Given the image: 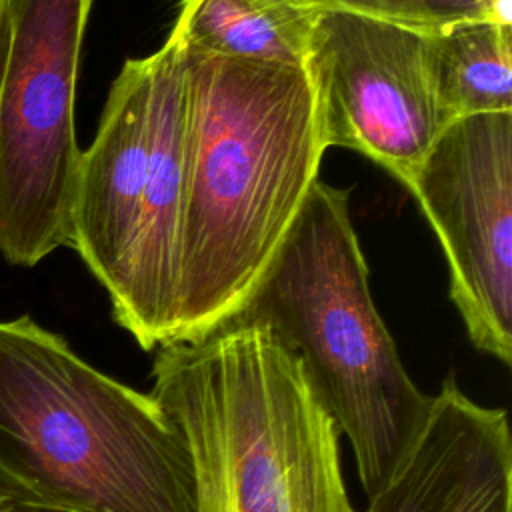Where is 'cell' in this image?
Segmentation results:
<instances>
[{"mask_svg": "<svg viewBox=\"0 0 512 512\" xmlns=\"http://www.w3.org/2000/svg\"><path fill=\"white\" fill-rule=\"evenodd\" d=\"M0 512H30V510H26V508H22V506H16V504H12V502L0 498Z\"/></svg>", "mask_w": 512, "mask_h": 512, "instance_id": "cell-13", "label": "cell"}, {"mask_svg": "<svg viewBox=\"0 0 512 512\" xmlns=\"http://www.w3.org/2000/svg\"><path fill=\"white\" fill-rule=\"evenodd\" d=\"M350 190L320 178L288 236L234 316L268 326L304 366L312 390L352 446L366 496L420 430L432 394L406 372L378 314L350 216Z\"/></svg>", "mask_w": 512, "mask_h": 512, "instance_id": "cell-4", "label": "cell"}, {"mask_svg": "<svg viewBox=\"0 0 512 512\" xmlns=\"http://www.w3.org/2000/svg\"><path fill=\"white\" fill-rule=\"evenodd\" d=\"M184 62L188 142L176 342L202 338L244 308L326 152L306 68L186 46Z\"/></svg>", "mask_w": 512, "mask_h": 512, "instance_id": "cell-1", "label": "cell"}, {"mask_svg": "<svg viewBox=\"0 0 512 512\" xmlns=\"http://www.w3.org/2000/svg\"><path fill=\"white\" fill-rule=\"evenodd\" d=\"M450 266L472 344L512 360V110L450 122L410 186Z\"/></svg>", "mask_w": 512, "mask_h": 512, "instance_id": "cell-7", "label": "cell"}, {"mask_svg": "<svg viewBox=\"0 0 512 512\" xmlns=\"http://www.w3.org/2000/svg\"><path fill=\"white\" fill-rule=\"evenodd\" d=\"M364 512H512L506 410L478 404L448 374Z\"/></svg>", "mask_w": 512, "mask_h": 512, "instance_id": "cell-9", "label": "cell"}, {"mask_svg": "<svg viewBox=\"0 0 512 512\" xmlns=\"http://www.w3.org/2000/svg\"><path fill=\"white\" fill-rule=\"evenodd\" d=\"M428 70L446 122L512 110V26L458 20L426 32Z\"/></svg>", "mask_w": 512, "mask_h": 512, "instance_id": "cell-11", "label": "cell"}, {"mask_svg": "<svg viewBox=\"0 0 512 512\" xmlns=\"http://www.w3.org/2000/svg\"><path fill=\"white\" fill-rule=\"evenodd\" d=\"M186 142L184 46L170 30L162 48L126 60L112 82L80 154L70 212L68 246L144 350L176 342Z\"/></svg>", "mask_w": 512, "mask_h": 512, "instance_id": "cell-5", "label": "cell"}, {"mask_svg": "<svg viewBox=\"0 0 512 512\" xmlns=\"http://www.w3.org/2000/svg\"><path fill=\"white\" fill-rule=\"evenodd\" d=\"M326 148H352L406 188L448 126L430 78L426 32L318 10L306 60Z\"/></svg>", "mask_w": 512, "mask_h": 512, "instance_id": "cell-8", "label": "cell"}, {"mask_svg": "<svg viewBox=\"0 0 512 512\" xmlns=\"http://www.w3.org/2000/svg\"><path fill=\"white\" fill-rule=\"evenodd\" d=\"M0 498L30 512H196L190 452L164 408L30 316L0 320Z\"/></svg>", "mask_w": 512, "mask_h": 512, "instance_id": "cell-2", "label": "cell"}, {"mask_svg": "<svg viewBox=\"0 0 512 512\" xmlns=\"http://www.w3.org/2000/svg\"><path fill=\"white\" fill-rule=\"evenodd\" d=\"M316 12L292 0H182L172 32L204 54L306 68Z\"/></svg>", "mask_w": 512, "mask_h": 512, "instance_id": "cell-10", "label": "cell"}, {"mask_svg": "<svg viewBox=\"0 0 512 512\" xmlns=\"http://www.w3.org/2000/svg\"><path fill=\"white\" fill-rule=\"evenodd\" d=\"M150 396L180 428L196 512H356L340 432L298 356L256 320L160 346Z\"/></svg>", "mask_w": 512, "mask_h": 512, "instance_id": "cell-3", "label": "cell"}, {"mask_svg": "<svg viewBox=\"0 0 512 512\" xmlns=\"http://www.w3.org/2000/svg\"><path fill=\"white\" fill-rule=\"evenodd\" d=\"M312 10H340L432 32L458 20L486 18L482 0H292Z\"/></svg>", "mask_w": 512, "mask_h": 512, "instance_id": "cell-12", "label": "cell"}, {"mask_svg": "<svg viewBox=\"0 0 512 512\" xmlns=\"http://www.w3.org/2000/svg\"><path fill=\"white\" fill-rule=\"evenodd\" d=\"M90 8L92 0H4L0 10V254L14 266L68 246Z\"/></svg>", "mask_w": 512, "mask_h": 512, "instance_id": "cell-6", "label": "cell"}]
</instances>
